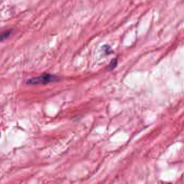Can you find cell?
I'll return each instance as SVG.
<instances>
[{"mask_svg":"<svg viewBox=\"0 0 184 184\" xmlns=\"http://www.w3.org/2000/svg\"><path fill=\"white\" fill-rule=\"evenodd\" d=\"M171 184V183H168V184Z\"/></svg>","mask_w":184,"mask_h":184,"instance_id":"obj_5","label":"cell"},{"mask_svg":"<svg viewBox=\"0 0 184 184\" xmlns=\"http://www.w3.org/2000/svg\"><path fill=\"white\" fill-rule=\"evenodd\" d=\"M117 65V60L116 59H112L111 61L110 62L109 65L108 66L107 69L109 71H112L115 69Z\"/></svg>","mask_w":184,"mask_h":184,"instance_id":"obj_2","label":"cell"},{"mask_svg":"<svg viewBox=\"0 0 184 184\" xmlns=\"http://www.w3.org/2000/svg\"><path fill=\"white\" fill-rule=\"evenodd\" d=\"M11 31H10V30L4 32L2 35V36H1V40L3 41V40H5L6 39H7L9 37V36L11 35Z\"/></svg>","mask_w":184,"mask_h":184,"instance_id":"obj_3","label":"cell"},{"mask_svg":"<svg viewBox=\"0 0 184 184\" xmlns=\"http://www.w3.org/2000/svg\"><path fill=\"white\" fill-rule=\"evenodd\" d=\"M105 52H106L107 54H109L110 52H111V48H110L109 46H107V48H105Z\"/></svg>","mask_w":184,"mask_h":184,"instance_id":"obj_4","label":"cell"},{"mask_svg":"<svg viewBox=\"0 0 184 184\" xmlns=\"http://www.w3.org/2000/svg\"><path fill=\"white\" fill-rule=\"evenodd\" d=\"M59 77L56 75L51 74H44L40 76L35 77L29 79L26 81L28 85H43L47 84L49 83L57 82L59 80Z\"/></svg>","mask_w":184,"mask_h":184,"instance_id":"obj_1","label":"cell"}]
</instances>
